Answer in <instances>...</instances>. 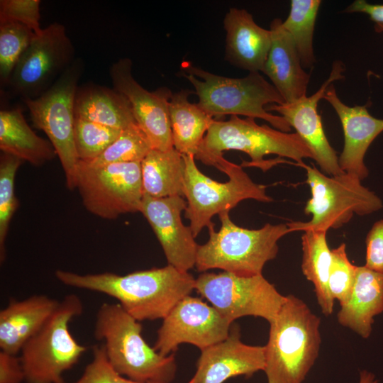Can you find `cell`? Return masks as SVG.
Masks as SVG:
<instances>
[{"label":"cell","mask_w":383,"mask_h":383,"mask_svg":"<svg viewBox=\"0 0 383 383\" xmlns=\"http://www.w3.org/2000/svg\"><path fill=\"white\" fill-rule=\"evenodd\" d=\"M365 266L383 273V220L377 221L367 235Z\"/></svg>","instance_id":"cell-37"},{"label":"cell","mask_w":383,"mask_h":383,"mask_svg":"<svg viewBox=\"0 0 383 383\" xmlns=\"http://www.w3.org/2000/svg\"><path fill=\"white\" fill-rule=\"evenodd\" d=\"M194 289L232 323L250 316L262 318L270 323L286 300V296L262 274L205 272L196 279Z\"/></svg>","instance_id":"cell-11"},{"label":"cell","mask_w":383,"mask_h":383,"mask_svg":"<svg viewBox=\"0 0 383 383\" xmlns=\"http://www.w3.org/2000/svg\"><path fill=\"white\" fill-rule=\"evenodd\" d=\"M132 61L124 57L109 68L113 88L128 101L135 120L148 138L152 149L173 148L169 115V101L172 92L167 87L149 91L133 77Z\"/></svg>","instance_id":"cell-15"},{"label":"cell","mask_w":383,"mask_h":383,"mask_svg":"<svg viewBox=\"0 0 383 383\" xmlns=\"http://www.w3.org/2000/svg\"><path fill=\"white\" fill-rule=\"evenodd\" d=\"M383 311V273L357 266L353 287L340 306L338 323L364 338L370 336L374 317Z\"/></svg>","instance_id":"cell-23"},{"label":"cell","mask_w":383,"mask_h":383,"mask_svg":"<svg viewBox=\"0 0 383 383\" xmlns=\"http://www.w3.org/2000/svg\"><path fill=\"white\" fill-rule=\"evenodd\" d=\"M359 383H377L374 374L363 370L360 372Z\"/></svg>","instance_id":"cell-40"},{"label":"cell","mask_w":383,"mask_h":383,"mask_svg":"<svg viewBox=\"0 0 383 383\" xmlns=\"http://www.w3.org/2000/svg\"><path fill=\"white\" fill-rule=\"evenodd\" d=\"M118 304H102L96 313L94 337L121 375L140 383L172 382L177 365L173 354L162 356L142 335V325Z\"/></svg>","instance_id":"cell-5"},{"label":"cell","mask_w":383,"mask_h":383,"mask_svg":"<svg viewBox=\"0 0 383 383\" xmlns=\"http://www.w3.org/2000/svg\"><path fill=\"white\" fill-rule=\"evenodd\" d=\"M150 383H166V382H150ZM187 383H198L196 378L193 377Z\"/></svg>","instance_id":"cell-42"},{"label":"cell","mask_w":383,"mask_h":383,"mask_svg":"<svg viewBox=\"0 0 383 383\" xmlns=\"http://www.w3.org/2000/svg\"><path fill=\"white\" fill-rule=\"evenodd\" d=\"M184 162V196L187 201L184 216L196 238L204 228L213 224V216L229 212L245 199L271 202L266 187L254 182L242 166L228 160L222 172L228 177L226 182H218L201 172L195 157L182 155Z\"/></svg>","instance_id":"cell-8"},{"label":"cell","mask_w":383,"mask_h":383,"mask_svg":"<svg viewBox=\"0 0 383 383\" xmlns=\"http://www.w3.org/2000/svg\"><path fill=\"white\" fill-rule=\"evenodd\" d=\"M187 206L183 196L155 198L143 195L139 212L152 228L168 265L189 272L195 267L199 245L181 218Z\"/></svg>","instance_id":"cell-17"},{"label":"cell","mask_w":383,"mask_h":383,"mask_svg":"<svg viewBox=\"0 0 383 383\" xmlns=\"http://www.w3.org/2000/svg\"><path fill=\"white\" fill-rule=\"evenodd\" d=\"M182 77L194 88L198 106L213 118L226 115L262 119L279 131L289 133L291 126L281 116L266 110L270 104L284 101L278 91L260 72L240 78L213 74L189 62L182 64Z\"/></svg>","instance_id":"cell-4"},{"label":"cell","mask_w":383,"mask_h":383,"mask_svg":"<svg viewBox=\"0 0 383 383\" xmlns=\"http://www.w3.org/2000/svg\"><path fill=\"white\" fill-rule=\"evenodd\" d=\"M152 149L145 134L138 124H134L123 129L116 140L96 158L81 162L91 167L113 163L141 162Z\"/></svg>","instance_id":"cell-30"},{"label":"cell","mask_w":383,"mask_h":383,"mask_svg":"<svg viewBox=\"0 0 383 383\" xmlns=\"http://www.w3.org/2000/svg\"><path fill=\"white\" fill-rule=\"evenodd\" d=\"M75 118L123 130L137 124L128 99L114 88L95 84L79 87Z\"/></svg>","instance_id":"cell-24"},{"label":"cell","mask_w":383,"mask_h":383,"mask_svg":"<svg viewBox=\"0 0 383 383\" xmlns=\"http://www.w3.org/2000/svg\"><path fill=\"white\" fill-rule=\"evenodd\" d=\"M346 13H363L377 23H383V4H370L365 0H355L345 10Z\"/></svg>","instance_id":"cell-39"},{"label":"cell","mask_w":383,"mask_h":383,"mask_svg":"<svg viewBox=\"0 0 383 383\" xmlns=\"http://www.w3.org/2000/svg\"><path fill=\"white\" fill-rule=\"evenodd\" d=\"M225 60L249 72H262L272 41L271 31L257 25L244 9L230 8L223 21Z\"/></svg>","instance_id":"cell-20"},{"label":"cell","mask_w":383,"mask_h":383,"mask_svg":"<svg viewBox=\"0 0 383 383\" xmlns=\"http://www.w3.org/2000/svg\"><path fill=\"white\" fill-rule=\"evenodd\" d=\"M76 188L92 214L107 220L138 212L143 197L140 162L91 167L79 162Z\"/></svg>","instance_id":"cell-12"},{"label":"cell","mask_w":383,"mask_h":383,"mask_svg":"<svg viewBox=\"0 0 383 383\" xmlns=\"http://www.w3.org/2000/svg\"><path fill=\"white\" fill-rule=\"evenodd\" d=\"M192 94L194 91L187 89L172 93L169 115L174 148L195 157L214 118L189 101Z\"/></svg>","instance_id":"cell-26"},{"label":"cell","mask_w":383,"mask_h":383,"mask_svg":"<svg viewBox=\"0 0 383 383\" xmlns=\"http://www.w3.org/2000/svg\"><path fill=\"white\" fill-rule=\"evenodd\" d=\"M60 301L46 295L11 299L0 311L1 350L17 355L24 344L47 322Z\"/></svg>","instance_id":"cell-22"},{"label":"cell","mask_w":383,"mask_h":383,"mask_svg":"<svg viewBox=\"0 0 383 383\" xmlns=\"http://www.w3.org/2000/svg\"><path fill=\"white\" fill-rule=\"evenodd\" d=\"M40 0H1L0 23H19L38 34L43 29L40 26Z\"/></svg>","instance_id":"cell-36"},{"label":"cell","mask_w":383,"mask_h":383,"mask_svg":"<svg viewBox=\"0 0 383 383\" xmlns=\"http://www.w3.org/2000/svg\"><path fill=\"white\" fill-rule=\"evenodd\" d=\"M74 53L65 26L52 23L35 34L16 65L7 87L23 100L38 97L73 63Z\"/></svg>","instance_id":"cell-13"},{"label":"cell","mask_w":383,"mask_h":383,"mask_svg":"<svg viewBox=\"0 0 383 383\" xmlns=\"http://www.w3.org/2000/svg\"><path fill=\"white\" fill-rule=\"evenodd\" d=\"M144 195L155 198L184 196V162L174 148L152 149L140 162Z\"/></svg>","instance_id":"cell-27"},{"label":"cell","mask_w":383,"mask_h":383,"mask_svg":"<svg viewBox=\"0 0 383 383\" xmlns=\"http://www.w3.org/2000/svg\"><path fill=\"white\" fill-rule=\"evenodd\" d=\"M232 323L211 304L188 295L162 319L153 348L162 356L173 354L182 343L201 351L225 340Z\"/></svg>","instance_id":"cell-14"},{"label":"cell","mask_w":383,"mask_h":383,"mask_svg":"<svg viewBox=\"0 0 383 383\" xmlns=\"http://www.w3.org/2000/svg\"><path fill=\"white\" fill-rule=\"evenodd\" d=\"M23 162L21 159L2 152L0 157V260L6 257L5 242L11 220L19 206L14 192L15 177Z\"/></svg>","instance_id":"cell-32"},{"label":"cell","mask_w":383,"mask_h":383,"mask_svg":"<svg viewBox=\"0 0 383 383\" xmlns=\"http://www.w3.org/2000/svg\"><path fill=\"white\" fill-rule=\"evenodd\" d=\"M25 381L20 357L0 351V383H21Z\"/></svg>","instance_id":"cell-38"},{"label":"cell","mask_w":383,"mask_h":383,"mask_svg":"<svg viewBox=\"0 0 383 383\" xmlns=\"http://www.w3.org/2000/svg\"><path fill=\"white\" fill-rule=\"evenodd\" d=\"M272 41L262 72L283 98L292 103L306 96L310 74L303 69L293 40L284 28L282 21L270 23Z\"/></svg>","instance_id":"cell-21"},{"label":"cell","mask_w":383,"mask_h":383,"mask_svg":"<svg viewBox=\"0 0 383 383\" xmlns=\"http://www.w3.org/2000/svg\"><path fill=\"white\" fill-rule=\"evenodd\" d=\"M320 318L294 295L270 323L264 372L267 383H302L316 360L321 342Z\"/></svg>","instance_id":"cell-3"},{"label":"cell","mask_w":383,"mask_h":383,"mask_svg":"<svg viewBox=\"0 0 383 383\" xmlns=\"http://www.w3.org/2000/svg\"><path fill=\"white\" fill-rule=\"evenodd\" d=\"M326 233L313 230L304 231L301 236V270L305 277L313 284L322 313L328 316L333 311L335 300L328 289L331 250L327 244Z\"/></svg>","instance_id":"cell-28"},{"label":"cell","mask_w":383,"mask_h":383,"mask_svg":"<svg viewBox=\"0 0 383 383\" xmlns=\"http://www.w3.org/2000/svg\"><path fill=\"white\" fill-rule=\"evenodd\" d=\"M83 310L79 296L66 295L43 326L24 344L20 357L26 383H65L63 372L87 350L69 331L70 322Z\"/></svg>","instance_id":"cell-7"},{"label":"cell","mask_w":383,"mask_h":383,"mask_svg":"<svg viewBox=\"0 0 383 383\" xmlns=\"http://www.w3.org/2000/svg\"><path fill=\"white\" fill-rule=\"evenodd\" d=\"M321 0H292L290 11L283 21L291 36L303 67L311 68L316 62L313 38Z\"/></svg>","instance_id":"cell-29"},{"label":"cell","mask_w":383,"mask_h":383,"mask_svg":"<svg viewBox=\"0 0 383 383\" xmlns=\"http://www.w3.org/2000/svg\"><path fill=\"white\" fill-rule=\"evenodd\" d=\"M357 266L349 260L346 245L342 243L331 250V264L328 277V289L340 306L349 299L355 282Z\"/></svg>","instance_id":"cell-34"},{"label":"cell","mask_w":383,"mask_h":383,"mask_svg":"<svg viewBox=\"0 0 383 383\" xmlns=\"http://www.w3.org/2000/svg\"><path fill=\"white\" fill-rule=\"evenodd\" d=\"M323 99L336 112L343 131L344 146L338 163L348 174L364 179L368 170L364 163L365 153L374 140L383 132V119L372 116L368 104L349 106L338 97L333 84L326 89Z\"/></svg>","instance_id":"cell-19"},{"label":"cell","mask_w":383,"mask_h":383,"mask_svg":"<svg viewBox=\"0 0 383 383\" xmlns=\"http://www.w3.org/2000/svg\"><path fill=\"white\" fill-rule=\"evenodd\" d=\"M241 151L251 159L247 164L266 171L276 160H265L267 155L290 158L301 166L304 158L313 155L305 142L296 133H289L258 125L255 118L231 116L228 120L214 119L208 130L195 159L222 171L227 160L223 152Z\"/></svg>","instance_id":"cell-2"},{"label":"cell","mask_w":383,"mask_h":383,"mask_svg":"<svg viewBox=\"0 0 383 383\" xmlns=\"http://www.w3.org/2000/svg\"><path fill=\"white\" fill-rule=\"evenodd\" d=\"M63 284L111 296L138 321L163 319L174 306L190 295L196 279L189 272L167 265L126 275L112 272L80 274L57 270Z\"/></svg>","instance_id":"cell-1"},{"label":"cell","mask_w":383,"mask_h":383,"mask_svg":"<svg viewBox=\"0 0 383 383\" xmlns=\"http://www.w3.org/2000/svg\"><path fill=\"white\" fill-rule=\"evenodd\" d=\"M344 71L343 63L340 60H335L328 79L313 94L292 103L273 104L266 106L267 111H277L287 121L309 148L313 160L326 174L331 176L340 175L344 172L340 167L335 150L326 136L321 116L318 112V104L333 82L344 78Z\"/></svg>","instance_id":"cell-16"},{"label":"cell","mask_w":383,"mask_h":383,"mask_svg":"<svg viewBox=\"0 0 383 383\" xmlns=\"http://www.w3.org/2000/svg\"><path fill=\"white\" fill-rule=\"evenodd\" d=\"M301 167L306 171V182L311 194L304 211L311 218L287 223L290 232H327L347 223L355 213L363 216L382 209L381 199L365 187L358 177L346 172L329 177L304 163Z\"/></svg>","instance_id":"cell-9"},{"label":"cell","mask_w":383,"mask_h":383,"mask_svg":"<svg viewBox=\"0 0 383 383\" xmlns=\"http://www.w3.org/2000/svg\"><path fill=\"white\" fill-rule=\"evenodd\" d=\"M83 72V60L76 58L47 91L23 100L33 126L43 131L53 145L70 190L76 189L79 162L74 140V100Z\"/></svg>","instance_id":"cell-10"},{"label":"cell","mask_w":383,"mask_h":383,"mask_svg":"<svg viewBox=\"0 0 383 383\" xmlns=\"http://www.w3.org/2000/svg\"><path fill=\"white\" fill-rule=\"evenodd\" d=\"M35 32L16 22L0 23V82L7 86L21 55L35 37Z\"/></svg>","instance_id":"cell-31"},{"label":"cell","mask_w":383,"mask_h":383,"mask_svg":"<svg viewBox=\"0 0 383 383\" xmlns=\"http://www.w3.org/2000/svg\"><path fill=\"white\" fill-rule=\"evenodd\" d=\"M265 367V346L242 342L235 325L225 340L201 351L194 377L198 383H223L231 377L264 371Z\"/></svg>","instance_id":"cell-18"},{"label":"cell","mask_w":383,"mask_h":383,"mask_svg":"<svg viewBox=\"0 0 383 383\" xmlns=\"http://www.w3.org/2000/svg\"><path fill=\"white\" fill-rule=\"evenodd\" d=\"M72 383H140L119 374L109 362L102 344L92 347V360Z\"/></svg>","instance_id":"cell-35"},{"label":"cell","mask_w":383,"mask_h":383,"mask_svg":"<svg viewBox=\"0 0 383 383\" xmlns=\"http://www.w3.org/2000/svg\"><path fill=\"white\" fill-rule=\"evenodd\" d=\"M0 149L34 166H41L57 156L50 140L32 130L20 109L0 111Z\"/></svg>","instance_id":"cell-25"},{"label":"cell","mask_w":383,"mask_h":383,"mask_svg":"<svg viewBox=\"0 0 383 383\" xmlns=\"http://www.w3.org/2000/svg\"><path fill=\"white\" fill-rule=\"evenodd\" d=\"M374 28L377 33H383V23L374 24Z\"/></svg>","instance_id":"cell-41"},{"label":"cell","mask_w":383,"mask_h":383,"mask_svg":"<svg viewBox=\"0 0 383 383\" xmlns=\"http://www.w3.org/2000/svg\"><path fill=\"white\" fill-rule=\"evenodd\" d=\"M218 217L220 229L216 231L214 223L208 227L209 240L197 249L195 267L201 272L219 269L240 275L262 274L277 256L279 240L290 233L287 223L248 229L235 224L228 211Z\"/></svg>","instance_id":"cell-6"},{"label":"cell","mask_w":383,"mask_h":383,"mask_svg":"<svg viewBox=\"0 0 383 383\" xmlns=\"http://www.w3.org/2000/svg\"><path fill=\"white\" fill-rule=\"evenodd\" d=\"M123 130L75 118L74 140L79 161L89 162L99 156Z\"/></svg>","instance_id":"cell-33"}]
</instances>
